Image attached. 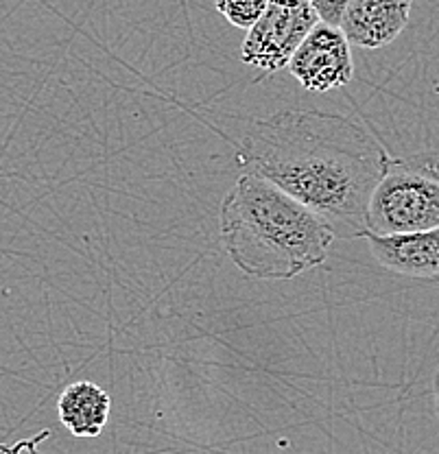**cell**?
<instances>
[{"mask_svg":"<svg viewBox=\"0 0 439 454\" xmlns=\"http://www.w3.org/2000/svg\"><path fill=\"white\" fill-rule=\"evenodd\" d=\"M240 160L333 227H354L357 236L389 155L367 129L341 114L282 110L249 125Z\"/></svg>","mask_w":439,"mask_h":454,"instance_id":"obj_1","label":"cell"},{"mask_svg":"<svg viewBox=\"0 0 439 454\" xmlns=\"http://www.w3.org/2000/svg\"><path fill=\"white\" fill-rule=\"evenodd\" d=\"M221 243L239 271L256 280H291L325 262L334 227L245 168L221 203Z\"/></svg>","mask_w":439,"mask_h":454,"instance_id":"obj_2","label":"cell"},{"mask_svg":"<svg viewBox=\"0 0 439 454\" xmlns=\"http://www.w3.org/2000/svg\"><path fill=\"white\" fill-rule=\"evenodd\" d=\"M439 225V151L389 158L367 201L363 230L411 234Z\"/></svg>","mask_w":439,"mask_h":454,"instance_id":"obj_3","label":"cell"},{"mask_svg":"<svg viewBox=\"0 0 439 454\" xmlns=\"http://www.w3.org/2000/svg\"><path fill=\"white\" fill-rule=\"evenodd\" d=\"M319 22L309 0H269L263 16L247 28L240 59L267 74L285 70L309 31Z\"/></svg>","mask_w":439,"mask_h":454,"instance_id":"obj_4","label":"cell"},{"mask_svg":"<svg viewBox=\"0 0 439 454\" xmlns=\"http://www.w3.org/2000/svg\"><path fill=\"white\" fill-rule=\"evenodd\" d=\"M289 70L309 92L343 88L354 77L350 42L339 27L317 22L293 53Z\"/></svg>","mask_w":439,"mask_h":454,"instance_id":"obj_5","label":"cell"},{"mask_svg":"<svg viewBox=\"0 0 439 454\" xmlns=\"http://www.w3.org/2000/svg\"><path fill=\"white\" fill-rule=\"evenodd\" d=\"M372 255L382 269L407 278H439V225L411 234L376 236L361 230Z\"/></svg>","mask_w":439,"mask_h":454,"instance_id":"obj_6","label":"cell"},{"mask_svg":"<svg viewBox=\"0 0 439 454\" xmlns=\"http://www.w3.org/2000/svg\"><path fill=\"white\" fill-rule=\"evenodd\" d=\"M413 0H348L339 28L350 44L382 49L409 25Z\"/></svg>","mask_w":439,"mask_h":454,"instance_id":"obj_7","label":"cell"},{"mask_svg":"<svg viewBox=\"0 0 439 454\" xmlns=\"http://www.w3.org/2000/svg\"><path fill=\"white\" fill-rule=\"evenodd\" d=\"M110 394L94 382H74L58 400L59 422L74 437H98L110 419Z\"/></svg>","mask_w":439,"mask_h":454,"instance_id":"obj_8","label":"cell"},{"mask_svg":"<svg viewBox=\"0 0 439 454\" xmlns=\"http://www.w3.org/2000/svg\"><path fill=\"white\" fill-rule=\"evenodd\" d=\"M267 3L269 0H215L216 12L239 28L252 27L263 16Z\"/></svg>","mask_w":439,"mask_h":454,"instance_id":"obj_9","label":"cell"},{"mask_svg":"<svg viewBox=\"0 0 439 454\" xmlns=\"http://www.w3.org/2000/svg\"><path fill=\"white\" fill-rule=\"evenodd\" d=\"M309 3L315 9V13H317L319 22L339 27L343 12H346L348 0H309Z\"/></svg>","mask_w":439,"mask_h":454,"instance_id":"obj_10","label":"cell"},{"mask_svg":"<svg viewBox=\"0 0 439 454\" xmlns=\"http://www.w3.org/2000/svg\"><path fill=\"white\" fill-rule=\"evenodd\" d=\"M433 397H435V415L439 422V367L435 372V378H433Z\"/></svg>","mask_w":439,"mask_h":454,"instance_id":"obj_11","label":"cell"}]
</instances>
